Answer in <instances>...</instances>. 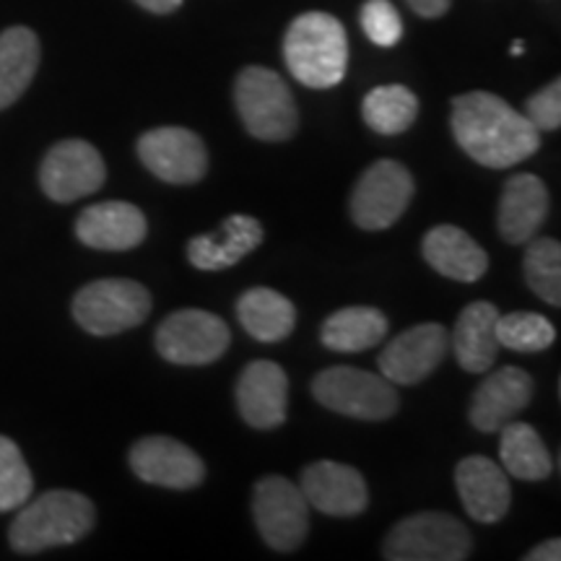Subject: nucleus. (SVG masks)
<instances>
[{
  "label": "nucleus",
  "mask_w": 561,
  "mask_h": 561,
  "mask_svg": "<svg viewBox=\"0 0 561 561\" xmlns=\"http://www.w3.org/2000/svg\"><path fill=\"white\" fill-rule=\"evenodd\" d=\"M359 21L364 34L377 47H396L403 37V19L390 0H367Z\"/></svg>",
  "instance_id": "2f4dec72"
},
{
  "label": "nucleus",
  "mask_w": 561,
  "mask_h": 561,
  "mask_svg": "<svg viewBox=\"0 0 561 561\" xmlns=\"http://www.w3.org/2000/svg\"><path fill=\"white\" fill-rule=\"evenodd\" d=\"M421 252L439 276L460 280V284H473L489 271L486 250L468 231L453 227V224H439L426 231Z\"/></svg>",
  "instance_id": "412c9836"
},
{
  "label": "nucleus",
  "mask_w": 561,
  "mask_h": 561,
  "mask_svg": "<svg viewBox=\"0 0 561 561\" xmlns=\"http://www.w3.org/2000/svg\"><path fill=\"white\" fill-rule=\"evenodd\" d=\"M525 280L546 305H561V244L551 237H533L525 242Z\"/></svg>",
  "instance_id": "c85d7f7f"
},
{
  "label": "nucleus",
  "mask_w": 561,
  "mask_h": 561,
  "mask_svg": "<svg viewBox=\"0 0 561 561\" xmlns=\"http://www.w3.org/2000/svg\"><path fill=\"white\" fill-rule=\"evenodd\" d=\"M284 60L294 79L307 89L339 87L348 68L346 30L331 13H301L286 30Z\"/></svg>",
  "instance_id": "f03ea898"
},
{
  "label": "nucleus",
  "mask_w": 561,
  "mask_h": 561,
  "mask_svg": "<svg viewBox=\"0 0 561 561\" xmlns=\"http://www.w3.org/2000/svg\"><path fill=\"white\" fill-rule=\"evenodd\" d=\"M301 494L310 507L333 517H356L367 510V481L356 468L333 460H318L301 471Z\"/></svg>",
  "instance_id": "2eb2a0df"
},
{
  "label": "nucleus",
  "mask_w": 561,
  "mask_h": 561,
  "mask_svg": "<svg viewBox=\"0 0 561 561\" xmlns=\"http://www.w3.org/2000/svg\"><path fill=\"white\" fill-rule=\"evenodd\" d=\"M107 180V164L102 153L81 138L55 144L39 167V185L55 203H73L102 191Z\"/></svg>",
  "instance_id": "9b49d317"
},
{
  "label": "nucleus",
  "mask_w": 561,
  "mask_h": 561,
  "mask_svg": "<svg viewBox=\"0 0 561 561\" xmlns=\"http://www.w3.org/2000/svg\"><path fill=\"white\" fill-rule=\"evenodd\" d=\"M138 159L153 178L170 185H193L206 178V144L187 128H157L138 138Z\"/></svg>",
  "instance_id": "f8f14e48"
},
{
  "label": "nucleus",
  "mask_w": 561,
  "mask_h": 561,
  "mask_svg": "<svg viewBox=\"0 0 561 561\" xmlns=\"http://www.w3.org/2000/svg\"><path fill=\"white\" fill-rule=\"evenodd\" d=\"M455 486H458L462 507L476 523H500L510 512L512 491L507 473L483 455H471L458 462Z\"/></svg>",
  "instance_id": "6ab92c4d"
},
{
  "label": "nucleus",
  "mask_w": 561,
  "mask_h": 561,
  "mask_svg": "<svg viewBox=\"0 0 561 561\" xmlns=\"http://www.w3.org/2000/svg\"><path fill=\"white\" fill-rule=\"evenodd\" d=\"M140 9L151 11V13H172L182 5V0H136Z\"/></svg>",
  "instance_id": "c9c22d12"
},
{
  "label": "nucleus",
  "mask_w": 561,
  "mask_h": 561,
  "mask_svg": "<svg viewBox=\"0 0 561 561\" xmlns=\"http://www.w3.org/2000/svg\"><path fill=\"white\" fill-rule=\"evenodd\" d=\"M419 115V96L401 83L371 89L362 102V117L380 136H401Z\"/></svg>",
  "instance_id": "cd10ccee"
},
{
  "label": "nucleus",
  "mask_w": 561,
  "mask_h": 561,
  "mask_svg": "<svg viewBox=\"0 0 561 561\" xmlns=\"http://www.w3.org/2000/svg\"><path fill=\"white\" fill-rule=\"evenodd\" d=\"M312 396L328 411L362 421L390 419L401 403L390 380L354 367L322 369L312 380Z\"/></svg>",
  "instance_id": "0eeeda50"
},
{
  "label": "nucleus",
  "mask_w": 561,
  "mask_h": 561,
  "mask_svg": "<svg viewBox=\"0 0 561 561\" xmlns=\"http://www.w3.org/2000/svg\"><path fill=\"white\" fill-rule=\"evenodd\" d=\"M500 458L504 473L520 481H546L551 476V455L541 434L523 421H507L502 426Z\"/></svg>",
  "instance_id": "bb28decb"
},
{
  "label": "nucleus",
  "mask_w": 561,
  "mask_h": 561,
  "mask_svg": "<svg viewBox=\"0 0 561 561\" xmlns=\"http://www.w3.org/2000/svg\"><path fill=\"white\" fill-rule=\"evenodd\" d=\"M388 335V318L377 307H343L322 322L320 339L331 351L359 354Z\"/></svg>",
  "instance_id": "a878e982"
},
{
  "label": "nucleus",
  "mask_w": 561,
  "mask_h": 561,
  "mask_svg": "<svg viewBox=\"0 0 561 561\" xmlns=\"http://www.w3.org/2000/svg\"><path fill=\"white\" fill-rule=\"evenodd\" d=\"M525 117L536 125L538 133L559 130L561 125V81H551L538 94L525 102Z\"/></svg>",
  "instance_id": "473e14b6"
},
{
  "label": "nucleus",
  "mask_w": 561,
  "mask_h": 561,
  "mask_svg": "<svg viewBox=\"0 0 561 561\" xmlns=\"http://www.w3.org/2000/svg\"><path fill=\"white\" fill-rule=\"evenodd\" d=\"M496 320H500V310L489 301H473L460 312L450 343L455 359L466 371L481 375L496 362L502 348L496 341Z\"/></svg>",
  "instance_id": "5701e85b"
},
{
  "label": "nucleus",
  "mask_w": 561,
  "mask_h": 561,
  "mask_svg": "<svg viewBox=\"0 0 561 561\" xmlns=\"http://www.w3.org/2000/svg\"><path fill=\"white\" fill-rule=\"evenodd\" d=\"M237 318L255 341L278 343L289 339L294 325H297V307L284 294L255 286L237 301Z\"/></svg>",
  "instance_id": "b1692460"
},
{
  "label": "nucleus",
  "mask_w": 561,
  "mask_h": 561,
  "mask_svg": "<svg viewBox=\"0 0 561 561\" xmlns=\"http://www.w3.org/2000/svg\"><path fill=\"white\" fill-rule=\"evenodd\" d=\"M231 331L227 322L206 310H178L167 314L157 331L161 359L180 367H206L227 354Z\"/></svg>",
  "instance_id": "1a4fd4ad"
},
{
  "label": "nucleus",
  "mask_w": 561,
  "mask_h": 561,
  "mask_svg": "<svg viewBox=\"0 0 561 561\" xmlns=\"http://www.w3.org/2000/svg\"><path fill=\"white\" fill-rule=\"evenodd\" d=\"M561 559V541L559 538H551V541L538 543L536 549L525 553V561H559Z\"/></svg>",
  "instance_id": "f704fd0d"
},
{
  "label": "nucleus",
  "mask_w": 561,
  "mask_h": 561,
  "mask_svg": "<svg viewBox=\"0 0 561 561\" xmlns=\"http://www.w3.org/2000/svg\"><path fill=\"white\" fill-rule=\"evenodd\" d=\"M450 123L460 149L489 170H510L541 149L536 125L489 91L455 96Z\"/></svg>",
  "instance_id": "f257e3e1"
},
{
  "label": "nucleus",
  "mask_w": 561,
  "mask_h": 561,
  "mask_svg": "<svg viewBox=\"0 0 561 561\" xmlns=\"http://www.w3.org/2000/svg\"><path fill=\"white\" fill-rule=\"evenodd\" d=\"M473 538L458 517L419 512L390 530L382 557L390 561H462L471 557Z\"/></svg>",
  "instance_id": "39448f33"
},
{
  "label": "nucleus",
  "mask_w": 561,
  "mask_h": 561,
  "mask_svg": "<svg viewBox=\"0 0 561 561\" xmlns=\"http://www.w3.org/2000/svg\"><path fill=\"white\" fill-rule=\"evenodd\" d=\"M39 39L30 26L0 32V110L21 100L39 68Z\"/></svg>",
  "instance_id": "393cba45"
},
{
  "label": "nucleus",
  "mask_w": 561,
  "mask_h": 561,
  "mask_svg": "<svg viewBox=\"0 0 561 561\" xmlns=\"http://www.w3.org/2000/svg\"><path fill=\"white\" fill-rule=\"evenodd\" d=\"M405 3H409L411 9L419 13V16L439 19V16H445L447 11H450L453 0H405Z\"/></svg>",
  "instance_id": "72a5a7b5"
},
{
  "label": "nucleus",
  "mask_w": 561,
  "mask_h": 561,
  "mask_svg": "<svg viewBox=\"0 0 561 561\" xmlns=\"http://www.w3.org/2000/svg\"><path fill=\"white\" fill-rule=\"evenodd\" d=\"M533 401V380L520 367H504L489 375L471 398L468 419L483 434L500 432Z\"/></svg>",
  "instance_id": "a211bd4d"
},
{
  "label": "nucleus",
  "mask_w": 561,
  "mask_h": 561,
  "mask_svg": "<svg viewBox=\"0 0 561 561\" xmlns=\"http://www.w3.org/2000/svg\"><path fill=\"white\" fill-rule=\"evenodd\" d=\"M70 310L87 333L117 335L149 318L151 294L138 280L100 278L76 294Z\"/></svg>",
  "instance_id": "423d86ee"
},
{
  "label": "nucleus",
  "mask_w": 561,
  "mask_h": 561,
  "mask_svg": "<svg viewBox=\"0 0 561 561\" xmlns=\"http://www.w3.org/2000/svg\"><path fill=\"white\" fill-rule=\"evenodd\" d=\"M94 523L96 510L89 496L70 489H55L32 504H24L9 528V543L16 553L58 549L87 538Z\"/></svg>",
  "instance_id": "7ed1b4c3"
},
{
  "label": "nucleus",
  "mask_w": 561,
  "mask_h": 561,
  "mask_svg": "<svg viewBox=\"0 0 561 561\" xmlns=\"http://www.w3.org/2000/svg\"><path fill=\"white\" fill-rule=\"evenodd\" d=\"M237 409L252 430H276L286 421L289 377L280 364L250 362L237 380Z\"/></svg>",
  "instance_id": "dca6fc26"
},
{
  "label": "nucleus",
  "mask_w": 561,
  "mask_h": 561,
  "mask_svg": "<svg viewBox=\"0 0 561 561\" xmlns=\"http://www.w3.org/2000/svg\"><path fill=\"white\" fill-rule=\"evenodd\" d=\"M263 227L252 216L234 214L221 224L216 234L193 237L187 244V257L198 271H227L261 248Z\"/></svg>",
  "instance_id": "4be33fe9"
},
{
  "label": "nucleus",
  "mask_w": 561,
  "mask_h": 561,
  "mask_svg": "<svg viewBox=\"0 0 561 561\" xmlns=\"http://www.w3.org/2000/svg\"><path fill=\"white\" fill-rule=\"evenodd\" d=\"M130 468L140 481L164 489H195L206 479V466L191 447L172 437H144L130 447Z\"/></svg>",
  "instance_id": "4468645a"
},
{
  "label": "nucleus",
  "mask_w": 561,
  "mask_h": 561,
  "mask_svg": "<svg viewBox=\"0 0 561 561\" xmlns=\"http://www.w3.org/2000/svg\"><path fill=\"white\" fill-rule=\"evenodd\" d=\"M496 341H500V346L517 351V354H538V351L551 348V343L557 341V328L538 312L500 314Z\"/></svg>",
  "instance_id": "c756f323"
},
{
  "label": "nucleus",
  "mask_w": 561,
  "mask_h": 561,
  "mask_svg": "<svg viewBox=\"0 0 561 561\" xmlns=\"http://www.w3.org/2000/svg\"><path fill=\"white\" fill-rule=\"evenodd\" d=\"M549 191L536 174H515L504 182L500 201V234L510 244H525L536 237L549 216Z\"/></svg>",
  "instance_id": "aec40b11"
},
{
  "label": "nucleus",
  "mask_w": 561,
  "mask_h": 561,
  "mask_svg": "<svg viewBox=\"0 0 561 561\" xmlns=\"http://www.w3.org/2000/svg\"><path fill=\"white\" fill-rule=\"evenodd\" d=\"M34 479L19 445L9 437H0V512L24 507L30 502Z\"/></svg>",
  "instance_id": "7c9ffc66"
},
{
  "label": "nucleus",
  "mask_w": 561,
  "mask_h": 561,
  "mask_svg": "<svg viewBox=\"0 0 561 561\" xmlns=\"http://www.w3.org/2000/svg\"><path fill=\"white\" fill-rule=\"evenodd\" d=\"M450 335L439 322H421L392 339L380 354V371L392 385H419L445 359Z\"/></svg>",
  "instance_id": "ddd939ff"
},
{
  "label": "nucleus",
  "mask_w": 561,
  "mask_h": 561,
  "mask_svg": "<svg viewBox=\"0 0 561 561\" xmlns=\"http://www.w3.org/2000/svg\"><path fill=\"white\" fill-rule=\"evenodd\" d=\"M234 104L252 138L278 144L297 133V102L276 70L261 66L244 68L234 81Z\"/></svg>",
  "instance_id": "20e7f679"
},
{
  "label": "nucleus",
  "mask_w": 561,
  "mask_h": 561,
  "mask_svg": "<svg viewBox=\"0 0 561 561\" xmlns=\"http://www.w3.org/2000/svg\"><path fill=\"white\" fill-rule=\"evenodd\" d=\"M523 50H525L523 39H517V42H515V45H512V55H523Z\"/></svg>",
  "instance_id": "e433bc0d"
},
{
  "label": "nucleus",
  "mask_w": 561,
  "mask_h": 561,
  "mask_svg": "<svg viewBox=\"0 0 561 561\" xmlns=\"http://www.w3.org/2000/svg\"><path fill=\"white\" fill-rule=\"evenodd\" d=\"M252 517L273 551H297L310 533V504L284 476H268L255 483Z\"/></svg>",
  "instance_id": "6e6552de"
},
{
  "label": "nucleus",
  "mask_w": 561,
  "mask_h": 561,
  "mask_svg": "<svg viewBox=\"0 0 561 561\" xmlns=\"http://www.w3.org/2000/svg\"><path fill=\"white\" fill-rule=\"evenodd\" d=\"M413 178L401 161H375L351 193V216L356 227L367 231L390 229L409 208Z\"/></svg>",
  "instance_id": "9d476101"
},
{
  "label": "nucleus",
  "mask_w": 561,
  "mask_h": 561,
  "mask_svg": "<svg viewBox=\"0 0 561 561\" xmlns=\"http://www.w3.org/2000/svg\"><path fill=\"white\" fill-rule=\"evenodd\" d=\"M149 234L144 210L125 201H104L83 208L76 221V237L87 248L125 252L138 248Z\"/></svg>",
  "instance_id": "f3484780"
}]
</instances>
